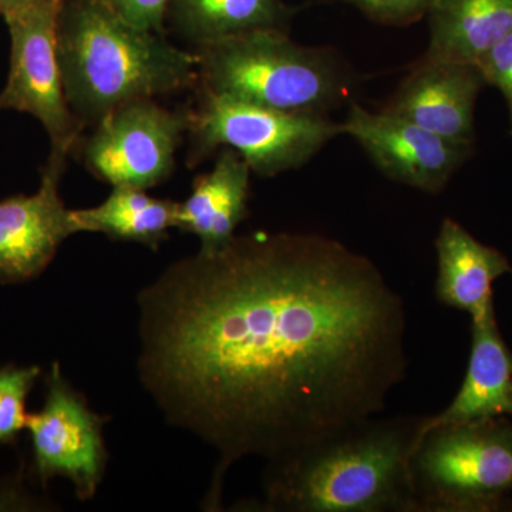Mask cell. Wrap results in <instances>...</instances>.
Instances as JSON below:
<instances>
[{
    "label": "cell",
    "mask_w": 512,
    "mask_h": 512,
    "mask_svg": "<svg viewBox=\"0 0 512 512\" xmlns=\"http://www.w3.org/2000/svg\"><path fill=\"white\" fill-rule=\"evenodd\" d=\"M63 0H50L5 20L10 35L9 73L0 109L35 117L50 138V153L70 156L82 126L74 119L57 53V23Z\"/></svg>",
    "instance_id": "52a82bcc"
},
{
    "label": "cell",
    "mask_w": 512,
    "mask_h": 512,
    "mask_svg": "<svg viewBox=\"0 0 512 512\" xmlns=\"http://www.w3.org/2000/svg\"><path fill=\"white\" fill-rule=\"evenodd\" d=\"M202 94L188 127L195 161L218 148H229L242 157L252 173L275 177L309 163L329 141L343 134L342 124L328 117Z\"/></svg>",
    "instance_id": "8992f818"
},
{
    "label": "cell",
    "mask_w": 512,
    "mask_h": 512,
    "mask_svg": "<svg viewBox=\"0 0 512 512\" xmlns=\"http://www.w3.org/2000/svg\"><path fill=\"white\" fill-rule=\"evenodd\" d=\"M421 416L373 417L269 461L266 511L416 512L412 456Z\"/></svg>",
    "instance_id": "7a4b0ae2"
},
{
    "label": "cell",
    "mask_w": 512,
    "mask_h": 512,
    "mask_svg": "<svg viewBox=\"0 0 512 512\" xmlns=\"http://www.w3.org/2000/svg\"><path fill=\"white\" fill-rule=\"evenodd\" d=\"M40 375L39 366L0 367V446L13 443L26 429V400Z\"/></svg>",
    "instance_id": "d6986e66"
},
{
    "label": "cell",
    "mask_w": 512,
    "mask_h": 512,
    "mask_svg": "<svg viewBox=\"0 0 512 512\" xmlns=\"http://www.w3.org/2000/svg\"><path fill=\"white\" fill-rule=\"evenodd\" d=\"M137 309L138 379L168 424L217 453L207 510L232 464L373 419L406 379L402 296L325 235H237L168 266Z\"/></svg>",
    "instance_id": "6da1fadb"
},
{
    "label": "cell",
    "mask_w": 512,
    "mask_h": 512,
    "mask_svg": "<svg viewBox=\"0 0 512 512\" xmlns=\"http://www.w3.org/2000/svg\"><path fill=\"white\" fill-rule=\"evenodd\" d=\"M202 92L289 113L328 117L353 74L329 49L293 42L285 30L244 33L195 50Z\"/></svg>",
    "instance_id": "277c9868"
},
{
    "label": "cell",
    "mask_w": 512,
    "mask_h": 512,
    "mask_svg": "<svg viewBox=\"0 0 512 512\" xmlns=\"http://www.w3.org/2000/svg\"><path fill=\"white\" fill-rule=\"evenodd\" d=\"M380 25L404 26L416 22L430 8L431 0H348Z\"/></svg>",
    "instance_id": "ffe728a7"
},
{
    "label": "cell",
    "mask_w": 512,
    "mask_h": 512,
    "mask_svg": "<svg viewBox=\"0 0 512 512\" xmlns=\"http://www.w3.org/2000/svg\"><path fill=\"white\" fill-rule=\"evenodd\" d=\"M426 55L476 64L512 32V0H431Z\"/></svg>",
    "instance_id": "2e32d148"
},
{
    "label": "cell",
    "mask_w": 512,
    "mask_h": 512,
    "mask_svg": "<svg viewBox=\"0 0 512 512\" xmlns=\"http://www.w3.org/2000/svg\"><path fill=\"white\" fill-rule=\"evenodd\" d=\"M434 245L439 264L437 299L468 313L471 322L495 312L494 282L512 272L505 255L478 241L451 218L441 222Z\"/></svg>",
    "instance_id": "5bb4252c"
},
{
    "label": "cell",
    "mask_w": 512,
    "mask_h": 512,
    "mask_svg": "<svg viewBox=\"0 0 512 512\" xmlns=\"http://www.w3.org/2000/svg\"><path fill=\"white\" fill-rule=\"evenodd\" d=\"M485 86L476 64L423 56L382 111L454 143H474V111Z\"/></svg>",
    "instance_id": "7c38bea8"
},
{
    "label": "cell",
    "mask_w": 512,
    "mask_h": 512,
    "mask_svg": "<svg viewBox=\"0 0 512 512\" xmlns=\"http://www.w3.org/2000/svg\"><path fill=\"white\" fill-rule=\"evenodd\" d=\"M57 53L67 103L82 127L131 101L198 82L195 52L136 28L107 0H63Z\"/></svg>",
    "instance_id": "3957f363"
},
{
    "label": "cell",
    "mask_w": 512,
    "mask_h": 512,
    "mask_svg": "<svg viewBox=\"0 0 512 512\" xmlns=\"http://www.w3.org/2000/svg\"><path fill=\"white\" fill-rule=\"evenodd\" d=\"M511 417H512V413H511Z\"/></svg>",
    "instance_id": "cb8c5ba5"
},
{
    "label": "cell",
    "mask_w": 512,
    "mask_h": 512,
    "mask_svg": "<svg viewBox=\"0 0 512 512\" xmlns=\"http://www.w3.org/2000/svg\"><path fill=\"white\" fill-rule=\"evenodd\" d=\"M346 136L360 144L390 180L439 194L473 153V144L454 143L392 114L352 104L342 123Z\"/></svg>",
    "instance_id": "30bf717a"
},
{
    "label": "cell",
    "mask_w": 512,
    "mask_h": 512,
    "mask_svg": "<svg viewBox=\"0 0 512 512\" xmlns=\"http://www.w3.org/2000/svg\"><path fill=\"white\" fill-rule=\"evenodd\" d=\"M512 352L498 329L495 312L471 322V352L466 377L453 402L424 417L420 433L441 426L511 417Z\"/></svg>",
    "instance_id": "4fadbf2b"
},
{
    "label": "cell",
    "mask_w": 512,
    "mask_h": 512,
    "mask_svg": "<svg viewBox=\"0 0 512 512\" xmlns=\"http://www.w3.org/2000/svg\"><path fill=\"white\" fill-rule=\"evenodd\" d=\"M485 84L500 90L507 101L512 130V32L491 47L477 63Z\"/></svg>",
    "instance_id": "44dd1931"
},
{
    "label": "cell",
    "mask_w": 512,
    "mask_h": 512,
    "mask_svg": "<svg viewBox=\"0 0 512 512\" xmlns=\"http://www.w3.org/2000/svg\"><path fill=\"white\" fill-rule=\"evenodd\" d=\"M251 174L239 154L222 148L212 170L198 175L191 194L178 202L177 228L200 239V251H218L237 237L248 217Z\"/></svg>",
    "instance_id": "9a60e30c"
},
{
    "label": "cell",
    "mask_w": 512,
    "mask_h": 512,
    "mask_svg": "<svg viewBox=\"0 0 512 512\" xmlns=\"http://www.w3.org/2000/svg\"><path fill=\"white\" fill-rule=\"evenodd\" d=\"M131 25L141 30L158 33L173 0H107Z\"/></svg>",
    "instance_id": "7402d4cb"
},
{
    "label": "cell",
    "mask_w": 512,
    "mask_h": 512,
    "mask_svg": "<svg viewBox=\"0 0 512 512\" xmlns=\"http://www.w3.org/2000/svg\"><path fill=\"white\" fill-rule=\"evenodd\" d=\"M178 32L195 46L255 30H285L292 10L282 0H173Z\"/></svg>",
    "instance_id": "ac0fdd59"
},
{
    "label": "cell",
    "mask_w": 512,
    "mask_h": 512,
    "mask_svg": "<svg viewBox=\"0 0 512 512\" xmlns=\"http://www.w3.org/2000/svg\"><path fill=\"white\" fill-rule=\"evenodd\" d=\"M412 478L416 512L512 510V421L495 417L423 431Z\"/></svg>",
    "instance_id": "5b68a950"
},
{
    "label": "cell",
    "mask_w": 512,
    "mask_h": 512,
    "mask_svg": "<svg viewBox=\"0 0 512 512\" xmlns=\"http://www.w3.org/2000/svg\"><path fill=\"white\" fill-rule=\"evenodd\" d=\"M64 154L50 153L39 190L0 201V284H20L42 274L60 245L77 234L72 210L60 197Z\"/></svg>",
    "instance_id": "8fae6325"
},
{
    "label": "cell",
    "mask_w": 512,
    "mask_h": 512,
    "mask_svg": "<svg viewBox=\"0 0 512 512\" xmlns=\"http://www.w3.org/2000/svg\"><path fill=\"white\" fill-rule=\"evenodd\" d=\"M178 202L151 197L147 190L113 187L96 207L72 210L77 234L96 232L117 241L136 242L157 251L177 228Z\"/></svg>",
    "instance_id": "e0dca14e"
},
{
    "label": "cell",
    "mask_w": 512,
    "mask_h": 512,
    "mask_svg": "<svg viewBox=\"0 0 512 512\" xmlns=\"http://www.w3.org/2000/svg\"><path fill=\"white\" fill-rule=\"evenodd\" d=\"M104 424L106 419L90 409L83 394L64 377L59 363H53L46 377L45 404L26 419L33 468L40 483L67 478L79 500H92L107 467Z\"/></svg>",
    "instance_id": "9c48e42d"
},
{
    "label": "cell",
    "mask_w": 512,
    "mask_h": 512,
    "mask_svg": "<svg viewBox=\"0 0 512 512\" xmlns=\"http://www.w3.org/2000/svg\"><path fill=\"white\" fill-rule=\"evenodd\" d=\"M47 2L50 0H0V15L3 19L8 20Z\"/></svg>",
    "instance_id": "603a6c76"
},
{
    "label": "cell",
    "mask_w": 512,
    "mask_h": 512,
    "mask_svg": "<svg viewBox=\"0 0 512 512\" xmlns=\"http://www.w3.org/2000/svg\"><path fill=\"white\" fill-rule=\"evenodd\" d=\"M190 114L141 99L111 111L83 146L86 167L111 187H156L173 173Z\"/></svg>",
    "instance_id": "ba28073f"
}]
</instances>
